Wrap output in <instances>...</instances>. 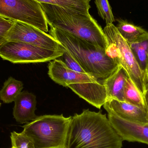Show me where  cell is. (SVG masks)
<instances>
[{
	"mask_svg": "<svg viewBox=\"0 0 148 148\" xmlns=\"http://www.w3.org/2000/svg\"><path fill=\"white\" fill-rule=\"evenodd\" d=\"M103 106L108 114L122 120L136 123H148V112L136 105L111 99L107 101Z\"/></svg>",
	"mask_w": 148,
	"mask_h": 148,
	"instance_id": "obj_11",
	"label": "cell"
},
{
	"mask_svg": "<svg viewBox=\"0 0 148 148\" xmlns=\"http://www.w3.org/2000/svg\"><path fill=\"white\" fill-rule=\"evenodd\" d=\"M108 118L123 140L148 145V123L127 121L110 114H108Z\"/></svg>",
	"mask_w": 148,
	"mask_h": 148,
	"instance_id": "obj_10",
	"label": "cell"
},
{
	"mask_svg": "<svg viewBox=\"0 0 148 148\" xmlns=\"http://www.w3.org/2000/svg\"><path fill=\"white\" fill-rule=\"evenodd\" d=\"M64 52L20 42L7 41L0 45V57L15 64L50 62L61 57Z\"/></svg>",
	"mask_w": 148,
	"mask_h": 148,
	"instance_id": "obj_7",
	"label": "cell"
},
{
	"mask_svg": "<svg viewBox=\"0 0 148 148\" xmlns=\"http://www.w3.org/2000/svg\"><path fill=\"white\" fill-rule=\"evenodd\" d=\"M1 102H0V107H1Z\"/></svg>",
	"mask_w": 148,
	"mask_h": 148,
	"instance_id": "obj_26",
	"label": "cell"
},
{
	"mask_svg": "<svg viewBox=\"0 0 148 148\" xmlns=\"http://www.w3.org/2000/svg\"><path fill=\"white\" fill-rule=\"evenodd\" d=\"M14 148V147H12V148Z\"/></svg>",
	"mask_w": 148,
	"mask_h": 148,
	"instance_id": "obj_27",
	"label": "cell"
},
{
	"mask_svg": "<svg viewBox=\"0 0 148 148\" xmlns=\"http://www.w3.org/2000/svg\"><path fill=\"white\" fill-rule=\"evenodd\" d=\"M72 118L62 114L37 116L23 127L22 132L32 140L36 148H66Z\"/></svg>",
	"mask_w": 148,
	"mask_h": 148,
	"instance_id": "obj_4",
	"label": "cell"
},
{
	"mask_svg": "<svg viewBox=\"0 0 148 148\" xmlns=\"http://www.w3.org/2000/svg\"><path fill=\"white\" fill-rule=\"evenodd\" d=\"M0 16L48 32L45 14L40 3L35 0H0Z\"/></svg>",
	"mask_w": 148,
	"mask_h": 148,
	"instance_id": "obj_6",
	"label": "cell"
},
{
	"mask_svg": "<svg viewBox=\"0 0 148 148\" xmlns=\"http://www.w3.org/2000/svg\"><path fill=\"white\" fill-rule=\"evenodd\" d=\"M63 61L69 68L73 71L81 73L87 74L80 64L72 56L66 49H65L63 55L61 56Z\"/></svg>",
	"mask_w": 148,
	"mask_h": 148,
	"instance_id": "obj_22",
	"label": "cell"
},
{
	"mask_svg": "<svg viewBox=\"0 0 148 148\" xmlns=\"http://www.w3.org/2000/svg\"><path fill=\"white\" fill-rule=\"evenodd\" d=\"M39 3H46L56 5L65 8L89 14L91 8L90 0H35Z\"/></svg>",
	"mask_w": 148,
	"mask_h": 148,
	"instance_id": "obj_19",
	"label": "cell"
},
{
	"mask_svg": "<svg viewBox=\"0 0 148 148\" xmlns=\"http://www.w3.org/2000/svg\"><path fill=\"white\" fill-rule=\"evenodd\" d=\"M80 97L98 109L107 101L106 88L99 82L70 84L68 86Z\"/></svg>",
	"mask_w": 148,
	"mask_h": 148,
	"instance_id": "obj_12",
	"label": "cell"
},
{
	"mask_svg": "<svg viewBox=\"0 0 148 148\" xmlns=\"http://www.w3.org/2000/svg\"><path fill=\"white\" fill-rule=\"evenodd\" d=\"M128 77L125 69L120 66L115 72L103 81V84L106 88L107 101L114 99L124 101V90Z\"/></svg>",
	"mask_w": 148,
	"mask_h": 148,
	"instance_id": "obj_14",
	"label": "cell"
},
{
	"mask_svg": "<svg viewBox=\"0 0 148 148\" xmlns=\"http://www.w3.org/2000/svg\"><path fill=\"white\" fill-rule=\"evenodd\" d=\"M49 35L62 44L86 72L97 82L103 81L119 66L106 53V49L72 34L50 27Z\"/></svg>",
	"mask_w": 148,
	"mask_h": 148,
	"instance_id": "obj_2",
	"label": "cell"
},
{
	"mask_svg": "<svg viewBox=\"0 0 148 148\" xmlns=\"http://www.w3.org/2000/svg\"><path fill=\"white\" fill-rule=\"evenodd\" d=\"M144 97H145V101H146L147 108L148 113V85H147V88L146 93H145V95H144Z\"/></svg>",
	"mask_w": 148,
	"mask_h": 148,
	"instance_id": "obj_24",
	"label": "cell"
},
{
	"mask_svg": "<svg viewBox=\"0 0 148 148\" xmlns=\"http://www.w3.org/2000/svg\"><path fill=\"white\" fill-rule=\"evenodd\" d=\"M145 75H146V79L148 85V52L147 55V66H146V71H145Z\"/></svg>",
	"mask_w": 148,
	"mask_h": 148,
	"instance_id": "obj_25",
	"label": "cell"
},
{
	"mask_svg": "<svg viewBox=\"0 0 148 148\" xmlns=\"http://www.w3.org/2000/svg\"><path fill=\"white\" fill-rule=\"evenodd\" d=\"M14 118L18 123H27L37 117L35 114L36 97L28 91H22L15 100Z\"/></svg>",
	"mask_w": 148,
	"mask_h": 148,
	"instance_id": "obj_13",
	"label": "cell"
},
{
	"mask_svg": "<svg viewBox=\"0 0 148 148\" xmlns=\"http://www.w3.org/2000/svg\"><path fill=\"white\" fill-rule=\"evenodd\" d=\"M23 88L22 82L10 77L5 81L0 90V99L4 103H11L14 101Z\"/></svg>",
	"mask_w": 148,
	"mask_h": 148,
	"instance_id": "obj_16",
	"label": "cell"
},
{
	"mask_svg": "<svg viewBox=\"0 0 148 148\" xmlns=\"http://www.w3.org/2000/svg\"><path fill=\"white\" fill-rule=\"evenodd\" d=\"M118 22L116 28L127 43L134 42L148 34V32L142 28L127 21L119 20Z\"/></svg>",
	"mask_w": 148,
	"mask_h": 148,
	"instance_id": "obj_15",
	"label": "cell"
},
{
	"mask_svg": "<svg viewBox=\"0 0 148 148\" xmlns=\"http://www.w3.org/2000/svg\"><path fill=\"white\" fill-rule=\"evenodd\" d=\"M103 31L108 41L106 54L125 69L129 77L144 96L148 84L146 75L140 68L128 43L113 23L107 24Z\"/></svg>",
	"mask_w": 148,
	"mask_h": 148,
	"instance_id": "obj_5",
	"label": "cell"
},
{
	"mask_svg": "<svg viewBox=\"0 0 148 148\" xmlns=\"http://www.w3.org/2000/svg\"><path fill=\"white\" fill-rule=\"evenodd\" d=\"M12 147L15 148H36L32 140L23 132L14 131L10 135Z\"/></svg>",
	"mask_w": 148,
	"mask_h": 148,
	"instance_id": "obj_21",
	"label": "cell"
},
{
	"mask_svg": "<svg viewBox=\"0 0 148 148\" xmlns=\"http://www.w3.org/2000/svg\"><path fill=\"white\" fill-rule=\"evenodd\" d=\"M98 15L106 22L107 24L113 23L115 21L112 8L108 0H95Z\"/></svg>",
	"mask_w": 148,
	"mask_h": 148,
	"instance_id": "obj_20",
	"label": "cell"
},
{
	"mask_svg": "<svg viewBox=\"0 0 148 148\" xmlns=\"http://www.w3.org/2000/svg\"><path fill=\"white\" fill-rule=\"evenodd\" d=\"M14 21L0 16V45L7 41V37Z\"/></svg>",
	"mask_w": 148,
	"mask_h": 148,
	"instance_id": "obj_23",
	"label": "cell"
},
{
	"mask_svg": "<svg viewBox=\"0 0 148 148\" xmlns=\"http://www.w3.org/2000/svg\"><path fill=\"white\" fill-rule=\"evenodd\" d=\"M124 101L136 105L148 112L144 96L129 77L126 82L124 90Z\"/></svg>",
	"mask_w": 148,
	"mask_h": 148,
	"instance_id": "obj_18",
	"label": "cell"
},
{
	"mask_svg": "<svg viewBox=\"0 0 148 148\" xmlns=\"http://www.w3.org/2000/svg\"><path fill=\"white\" fill-rule=\"evenodd\" d=\"M40 4L50 27L70 33L107 49L108 41L103 29L89 14L48 3Z\"/></svg>",
	"mask_w": 148,
	"mask_h": 148,
	"instance_id": "obj_3",
	"label": "cell"
},
{
	"mask_svg": "<svg viewBox=\"0 0 148 148\" xmlns=\"http://www.w3.org/2000/svg\"><path fill=\"white\" fill-rule=\"evenodd\" d=\"M128 43L140 68L145 74L148 52V34L134 42Z\"/></svg>",
	"mask_w": 148,
	"mask_h": 148,
	"instance_id": "obj_17",
	"label": "cell"
},
{
	"mask_svg": "<svg viewBox=\"0 0 148 148\" xmlns=\"http://www.w3.org/2000/svg\"><path fill=\"white\" fill-rule=\"evenodd\" d=\"M48 75L55 82L64 87L70 84L98 82L88 74L81 73L73 71L60 59L51 61L48 65Z\"/></svg>",
	"mask_w": 148,
	"mask_h": 148,
	"instance_id": "obj_9",
	"label": "cell"
},
{
	"mask_svg": "<svg viewBox=\"0 0 148 148\" xmlns=\"http://www.w3.org/2000/svg\"><path fill=\"white\" fill-rule=\"evenodd\" d=\"M123 141L106 114L85 109L72 116L66 148H122Z\"/></svg>",
	"mask_w": 148,
	"mask_h": 148,
	"instance_id": "obj_1",
	"label": "cell"
},
{
	"mask_svg": "<svg viewBox=\"0 0 148 148\" xmlns=\"http://www.w3.org/2000/svg\"><path fill=\"white\" fill-rule=\"evenodd\" d=\"M7 41L20 42L35 45L43 48L64 52L66 48L50 35L29 24L14 21Z\"/></svg>",
	"mask_w": 148,
	"mask_h": 148,
	"instance_id": "obj_8",
	"label": "cell"
}]
</instances>
